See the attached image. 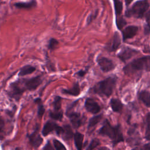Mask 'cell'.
<instances>
[{"mask_svg":"<svg viewBox=\"0 0 150 150\" xmlns=\"http://www.w3.org/2000/svg\"><path fill=\"white\" fill-rule=\"evenodd\" d=\"M59 42L57 39L54 38H51L48 43V48L51 50H53L57 48Z\"/></svg>","mask_w":150,"mask_h":150,"instance_id":"cell-28","label":"cell"},{"mask_svg":"<svg viewBox=\"0 0 150 150\" xmlns=\"http://www.w3.org/2000/svg\"><path fill=\"white\" fill-rule=\"evenodd\" d=\"M39 127L36 126L34 131L28 135L29 142L34 148H38L42 143L43 139L39 132Z\"/></svg>","mask_w":150,"mask_h":150,"instance_id":"cell-11","label":"cell"},{"mask_svg":"<svg viewBox=\"0 0 150 150\" xmlns=\"http://www.w3.org/2000/svg\"><path fill=\"white\" fill-rule=\"evenodd\" d=\"M62 97L60 96H56L53 102V110L49 112L50 117L54 120L61 121L63 118V111L62 107Z\"/></svg>","mask_w":150,"mask_h":150,"instance_id":"cell-6","label":"cell"},{"mask_svg":"<svg viewBox=\"0 0 150 150\" xmlns=\"http://www.w3.org/2000/svg\"><path fill=\"white\" fill-rule=\"evenodd\" d=\"M87 71H86V70H81L80 71H79L78 72H77L75 75H77L78 77H84L85 76V74H86Z\"/></svg>","mask_w":150,"mask_h":150,"instance_id":"cell-33","label":"cell"},{"mask_svg":"<svg viewBox=\"0 0 150 150\" xmlns=\"http://www.w3.org/2000/svg\"><path fill=\"white\" fill-rule=\"evenodd\" d=\"M53 145L56 150H67L65 146L57 139L53 140Z\"/></svg>","mask_w":150,"mask_h":150,"instance_id":"cell-29","label":"cell"},{"mask_svg":"<svg viewBox=\"0 0 150 150\" xmlns=\"http://www.w3.org/2000/svg\"><path fill=\"white\" fill-rule=\"evenodd\" d=\"M100 145V141L97 139H93L88 146L87 147L86 150H93L95 148H96L98 145Z\"/></svg>","mask_w":150,"mask_h":150,"instance_id":"cell-30","label":"cell"},{"mask_svg":"<svg viewBox=\"0 0 150 150\" xmlns=\"http://www.w3.org/2000/svg\"><path fill=\"white\" fill-rule=\"evenodd\" d=\"M43 150H54L51 144L49 141L47 142V143L45 145V146L43 148Z\"/></svg>","mask_w":150,"mask_h":150,"instance_id":"cell-32","label":"cell"},{"mask_svg":"<svg viewBox=\"0 0 150 150\" xmlns=\"http://www.w3.org/2000/svg\"><path fill=\"white\" fill-rule=\"evenodd\" d=\"M84 107L88 112L93 114L98 113L101 110L100 105L91 98H86L84 103Z\"/></svg>","mask_w":150,"mask_h":150,"instance_id":"cell-12","label":"cell"},{"mask_svg":"<svg viewBox=\"0 0 150 150\" xmlns=\"http://www.w3.org/2000/svg\"><path fill=\"white\" fill-rule=\"evenodd\" d=\"M138 98L147 107H150V93L146 90H142L138 94Z\"/></svg>","mask_w":150,"mask_h":150,"instance_id":"cell-17","label":"cell"},{"mask_svg":"<svg viewBox=\"0 0 150 150\" xmlns=\"http://www.w3.org/2000/svg\"><path fill=\"white\" fill-rule=\"evenodd\" d=\"M141 150H150V144H146L142 146Z\"/></svg>","mask_w":150,"mask_h":150,"instance_id":"cell-34","label":"cell"},{"mask_svg":"<svg viewBox=\"0 0 150 150\" xmlns=\"http://www.w3.org/2000/svg\"><path fill=\"white\" fill-rule=\"evenodd\" d=\"M132 150H135V149H132Z\"/></svg>","mask_w":150,"mask_h":150,"instance_id":"cell-38","label":"cell"},{"mask_svg":"<svg viewBox=\"0 0 150 150\" xmlns=\"http://www.w3.org/2000/svg\"><path fill=\"white\" fill-rule=\"evenodd\" d=\"M62 130H63L62 127L58 125L54 122L48 121L44 125L42 132L43 136H46L48 134H49L50 132L53 131H55L57 135H60L62 132Z\"/></svg>","mask_w":150,"mask_h":150,"instance_id":"cell-8","label":"cell"},{"mask_svg":"<svg viewBox=\"0 0 150 150\" xmlns=\"http://www.w3.org/2000/svg\"><path fill=\"white\" fill-rule=\"evenodd\" d=\"M98 133L100 135L108 137L111 139L114 145L124 141V137L120 125L112 126L107 120H105Z\"/></svg>","mask_w":150,"mask_h":150,"instance_id":"cell-3","label":"cell"},{"mask_svg":"<svg viewBox=\"0 0 150 150\" xmlns=\"http://www.w3.org/2000/svg\"><path fill=\"white\" fill-rule=\"evenodd\" d=\"M96 150H110V149L107 146H101L100 148L96 149Z\"/></svg>","mask_w":150,"mask_h":150,"instance_id":"cell-35","label":"cell"},{"mask_svg":"<svg viewBox=\"0 0 150 150\" xmlns=\"http://www.w3.org/2000/svg\"><path fill=\"white\" fill-rule=\"evenodd\" d=\"M138 27L134 25H130L126 27L122 31V39L124 41L132 38L135 36L138 32Z\"/></svg>","mask_w":150,"mask_h":150,"instance_id":"cell-13","label":"cell"},{"mask_svg":"<svg viewBox=\"0 0 150 150\" xmlns=\"http://www.w3.org/2000/svg\"><path fill=\"white\" fill-rule=\"evenodd\" d=\"M146 134H148L150 132V112H148L146 115Z\"/></svg>","mask_w":150,"mask_h":150,"instance_id":"cell-31","label":"cell"},{"mask_svg":"<svg viewBox=\"0 0 150 150\" xmlns=\"http://www.w3.org/2000/svg\"><path fill=\"white\" fill-rule=\"evenodd\" d=\"M114 11H115V14L116 16V18L120 17V15L122 11L123 5L122 1H114Z\"/></svg>","mask_w":150,"mask_h":150,"instance_id":"cell-23","label":"cell"},{"mask_svg":"<svg viewBox=\"0 0 150 150\" xmlns=\"http://www.w3.org/2000/svg\"><path fill=\"white\" fill-rule=\"evenodd\" d=\"M42 81L40 76L18 80L10 84L8 95L11 98L18 101L25 91L36 90L41 84Z\"/></svg>","mask_w":150,"mask_h":150,"instance_id":"cell-1","label":"cell"},{"mask_svg":"<svg viewBox=\"0 0 150 150\" xmlns=\"http://www.w3.org/2000/svg\"><path fill=\"white\" fill-rule=\"evenodd\" d=\"M83 139H84V135L76 132L74 134V141L77 150H82L83 144Z\"/></svg>","mask_w":150,"mask_h":150,"instance_id":"cell-18","label":"cell"},{"mask_svg":"<svg viewBox=\"0 0 150 150\" xmlns=\"http://www.w3.org/2000/svg\"><path fill=\"white\" fill-rule=\"evenodd\" d=\"M35 102L38 104V115L39 118H42L45 111L42 101L40 98H37L35 100Z\"/></svg>","mask_w":150,"mask_h":150,"instance_id":"cell-24","label":"cell"},{"mask_svg":"<svg viewBox=\"0 0 150 150\" xmlns=\"http://www.w3.org/2000/svg\"><path fill=\"white\" fill-rule=\"evenodd\" d=\"M62 92L64 94H68L73 96H78L80 93V87L79 83L77 82L74 83L73 86L70 88L63 89Z\"/></svg>","mask_w":150,"mask_h":150,"instance_id":"cell-15","label":"cell"},{"mask_svg":"<svg viewBox=\"0 0 150 150\" xmlns=\"http://www.w3.org/2000/svg\"><path fill=\"white\" fill-rule=\"evenodd\" d=\"M16 150H20V149H19V148H16Z\"/></svg>","mask_w":150,"mask_h":150,"instance_id":"cell-37","label":"cell"},{"mask_svg":"<svg viewBox=\"0 0 150 150\" xmlns=\"http://www.w3.org/2000/svg\"><path fill=\"white\" fill-rule=\"evenodd\" d=\"M110 104L112 110L114 112H120L123 108V104L117 98H111L110 101Z\"/></svg>","mask_w":150,"mask_h":150,"instance_id":"cell-16","label":"cell"},{"mask_svg":"<svg viewBox=\"0 0 150 150\" xmlns=\"http://www.w3.org/2000/svg\"><path fill=\"white\" fill-rule=\"evenodd\" d=\"M139 70L150 71V56L135 59L123 68V71L126 74Z\"/></svg>","mask_w":150,"mask_h":150,"instance_id":"cell-4","label":"cell"},{"mask_svg":"<svg viewBox=\"0 0 150 150\" xmlns=\"http://www.w3.org/2000/svg\"><path fill=\"white\" fill-rule=\"evenodd\" d=\"M5 120L0 115V140H2L4 138L5 135Z\"/></svg>","mask_w":150,"mask_h":150,"instance_id":"cell-26","label":"cell"},{"mask_svg":"<svg viewBox=\"0 0 150 150\" xmlns=\"http://www.w3.org/2000/svg\"><path fill=\"white\" fill-rule=\"evenodd\" d=\"M35 70H36L35 67L32 65H26L21 69L18 75L19 76H23L27 74H30L33 73Z\"/></svg>","mask_w":150,"mask_h":150,"instance_id":"cell-20","label":"cell"},{"mask_svg":"<svg viewBox=\"0 0 150 150\" xmlns=\"http://www.w3.org/2000/svg\"><path fill=\"white\" fill-rule=\"evenodd\" d=\"M96 62L100 69L105 73L112 71L115 67V64L111 60L103 56H98Z\"/></svg>","mask_w":150,"mask_h":150,"instance_id":"cell-7","label":"cell"},{"mask_svg":"<svg viewBox=\"0 0 150 150\" xmlns=\"http://www.w3.org/2000/svg\"><path fill=\"white\" fill-rule=\"evenodd\" d=\"M103 117V114H99L95 115L91 118L88 121V129H89L90 128H91L96 126L101 120Z\"/></svg>","mask_w":150,"mask_h":150,"instance_id":"cell-22","label":"cell"},{"mask_svg":"<svg viewBox=\"0 0 150 150\" xmlns=\"http://www.w3.org/2000/svg\"><path fill=\"white\" fill-rule=\"evenodd\" d=\"M139 52L136 49L125 46L121 50V51L118 53L117 57L121 60L125 62L127 60L131 59V57H132L133 56H134L135 55L139 53Z\"/></svg>","mask_w":150,"mask_h":150,"instance_id":"cell-9","label":"cell"},{"mask_svg":"<svg viewBox=\"0 0 150 150\" xmlns=\"http://www.w3.org/2000/svg\"><path fill=\"white\" fill-rule=\"evenodd\" d=\"M115 23H116V26L118 28V29L121 30L122 28L126 25L127 22L125 20L122 18V17H118L116 18L115 20Z\"/></svg>","mask_w":150,"mask_h":150,"instance_id":"cell-27","label":"cell"},{"mask_svg":"<svg viewBox=\"0 0 150 150\" xmlns=\"http://www.w3.org/2000/svg\"><path fill=\"white\" fill-rule=\"evenodd\" d=\"M73 131L69 125H65L63 127V130L60 134L64 139H70L73 137Z\"/></svg>","mask_w":150,"mask_h":150,"instance_id":"cell-19","label":"cell"},{"mask_svg":"<svg viewBox=\"0 0 150 150\" xmlns=\"http://www.w3.org/2000/svg\"><path fill=\"white\" fill-rule=\"evenodd\" d=\"M36 2L35 1H32L27 2H16L14 4V6L18 8H24V9H30L36 6Z\"/></svg>","mask_w":150,"mask_h":150,"instance_id":"cell-21","label":"cell"},{"mask_svg":"<svg viewBox=\"0 0 150 150\" xmlns=\"http://www.w3.org/2000/svg\"><path fill=\"white\" fill-rule=\"evenodd\" d=\"M149 7V4L148 1L142 0L136 1L130 8L125 11V15L128 18H142L146 13Z\"/></svg>","mask_w":150,"mask_h":150,"instance_id":"cell-5","label":"cell"},{"mask_svg":"<svg viewBox=\"0 0 150 150\" xmlns=\"http://www.w3.org/2000/svg\"><path fill=\"white\" fill-rule=\"evenodd\" d=\"M145 138H146V139L147 140L150 141V132L146 134V137H145Z\"/></svg>","mask_w":150,"mask_h":150,"instance_id":"cell-36","label":"cell"},{"mask_svg":"<svg viewBox=\"0 0 150 150\" xmlns=\"http://www.w3.org/2000/svg\"><path fill=\"white\" fill-rule=\"evenodd\" d=\"M121 44V38L120 34L118 32H114V36L111 40V45H109L108 50L110 52H115L116 51Z\"/></svg>","mask_w":150,"mask_h":150,"instance_id":"cell-14","label":"cell"},{"mask_svg":"<svg viewBox=\"0 0 150 150\" xmlns=\"http://www.w3.org/2000/svg\"><path fill=\"white\" fill-rule=\"evenodd\" d=\"M116 82L117 77L115 76L109 77L96 84L90 88L89 92L108 97L112 94L115 88Z\"/></svg>","mask_w":150,"mask_h":150,"instance_id":"cell-2","label":"cell"},{"mask_svg":"<svg viewBox=\"0 0 150 150\" xmlns=\"http://www.w3.org/2000/svg\"><path fill=\"white\" fill-rule=\"evenodd\" d=\"M145 21L146 25L145 26L144 32L145 35H148L150 32V9L145 13Z\"/></svg>","mask_w":150,"mask_h":150,"instance_id":"cell-25","label":"cell"},{"mask_svg":"<svg viewBox=\"0 0 150 150\" xmlns=\"http://www.w3.org/2000/svg\"><path fill=\"white\" fill-rule=\"evenodd\" d=\"M66 115L69 117L73 127L74 128H78L82 125L83 120L79 112L72 111L69 109H67Z\"/></svg>","mask_w":150,"mask_h":150,"instance_id":"cell-10","label":"cell"}]
</instances>
